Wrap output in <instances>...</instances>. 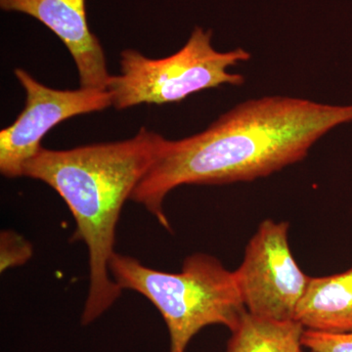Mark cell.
Returning a JSON list of instances; mask_svg holds the SVG:
<instances>
[{
	"instance_id": "cell-1",
	"label": "cell",
	"mask_w": 352,
	"mask_h": 352,
	"mask_svg": "<svg viewBox=\"0 0 352 352\" xmlns=\"http://www.w3.org/2000/svg\"><path fill=\"white\" fill-rule=\"evenodd\" d=\"M352 120V105L266 96L238 104L206 131L164 139L161 152L131 200L170 230L164 201L186 184L252 182L302 161L333 127Z\"/></svg>"
},
{
	"instance_id": "cell-2",
	"label": "cell",
	"mask_w": 352,
	"mask_h": 352,
	"mask_svg": "<svg viewBox=\"0 0 352 352\" xmlns=\"http://www.w3.org/2000/svg\"><path fill=\"white\" fill-rule=\"evenodd\" d=\"M163 136L141 127L135 136L69 150L41 147L25 164L23 176L55 190L76 221L74 240L87 247L89 289L82 315L88 325L105 314L122 296L110 263L122 207L156 161Z\"/></svg>"
},
{
	"instance_id": "cell-3",
	"label": "cell",
	"mask_w": 352,
	"mask_h": 352,
	"mask_svg": "<svg viewBox=\"0 0 352 352\" xmlns=\"http://www.w3.org/2000/svg\"><path fill=\"white\" fill-rule=\"evenodd\" d=\"M110 272L122 291L138 292L159 310L170 333V352H186L190 340L207 326L232 332L247 312L234 272L210 254H192L180 272L170 273L116 252Z\"/></svg>"
},
{
	"instance_id": "cell-4",
	"label": "cell",
	"mask_w": 352,
	"mask_h": 352,
	"mask_svg": "<svg viewBox=\"0 0 352 352\" xmlns=\"http://www.w3.org/2000/svg\"><path fill=\"white\" fill-rule=\"evenodd\" d=\"M212 36L210 30L196 27L182 50L162 59L122 51L120 74L111 76L107 87L112 106L124 110L140 104L175 103L201 90L242 85L244 76L227 69L251 59V53L243 48L219 52L212 47Z\"/></svg>"
},
{
	"instance_id": "cell-5",
	"label": "cell",
	"mask_w": 352,
	"mask_h": 352,
	"mask_svg": "<svg viewBox=\"0 0 352 352\" xmlns=\"http://www.w3.org/2000/svg\"><path fill=\"white\" fill-rule=\"evenodd\" d=\"M233 272L248 312L274 320H295L310 277L292 254L288 222H261Z\"/></svg>"
},
{
	"instance_id": "cell-6",
	"label": "cell",
	"mask_w": 352,
	"mask_h": 352,
	"mask_svg": "<svg viewBox=\"0 0 352 352\" xmlns=\"http://www.w3.org/2000/svg\"><path fill=\"white\" fill-rule=\"evenodd\" d=\"M25 92V108L11 126L0 131V171L8 178L23 176L25 164L41 149L53 127L76 116L112 106L108 90H58L47 87L25 69L14 71Z\"/></svg>"
},
{
	"instance_id": "cell-7",
	"label": "cell",
	"mask_w": 352,
	"mask_h": 352,
	"mask_svg": "<svg viewBox=\"0 0 352 352\" xmlns=\"http://www.w3.org/2000/svg\"><path fill=\"white\" fill-rule=\"evenodd\" d=\"M0 7L31 16L63 41L75 61L80 88L107 90L111 75L100 41L88 27L85 0H0Z\"/></svg>"
},
{
	"instance_id": "cell-8",
	"label": "cell",
	"mask_w": 352,
	"mask_h": 352,
	"mask_svg": "<svg viewBox=\"0 0 352 352\" xmlns=\"http://www.w3.org/2000/svg\"><path fill=\"white\" fill-rule=\"evenodd\" d=\"M295 320L305 330L352 333V268L330 276L310 277Z\"/></svg>"
},
{
	"instance_id": "cell-9",
	"label": "cell",
	"mask_w": 352,
	"mask_h": 352,
	"mask_svg": "<svg viewBox=\"0 0 352 352\" xmlns=\"http://www.w3.org/2000/svg\"><path fill=\"white\" fill-rule=\"evenodd\" d=\"M305 329L296 320H274L245 312L226 352H302Z\"/></svg>"
},
{
	"instance_id": "cell-10",
	"label": "cell",
	"mask_w": 352,
	"mask_h": 352,
	"mask_svg": "<svg viewBox=\"0 0 352 352\" xmlns=\"http://www.w3.org/2000/svg\"><path fill=\"white\" fill-rule=\"evenodd\" d=\"M0 243L1 272L10 267L23 265L32 258V245L14 231H3L0 236Z\"/></svg>"
},
{
	"instance_id": "cell-11",
	"label": "cell",
	"mask_w": 352,
	"mask_h": 352,
	"mask_svg": "<svg viewBox=\"0 0 352 352\" xmlns=\"http://www.w3.org/2000/svg\"><path fill=\"white\" fill-rule=\"evenodd\" d=\"M302 346L310 352H352V333H326L305 330Z\"/></svg>"
}]
</instances>
